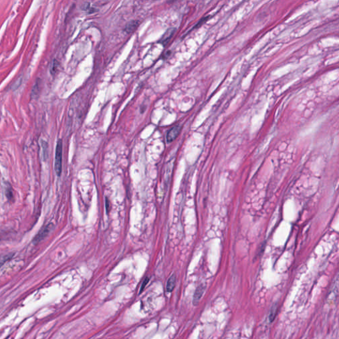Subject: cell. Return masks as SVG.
<instances>
[{"label": "cell", "instance_id": "6da1fadb", "mask_svg": "<svg viewBox=\"0 0 339 339\" xmlns=\"http://www.w3.org/2000/svg\"><path fill=\"white\" fill-rule=\"evenodd\" d=\"M62 140L57 141L55 154V163H54V169L58 176H60L62 173Z\"/></svg>", "mask_w": 339, "mask_h": 339}, {"label": "cell", "instance_id": "7a4b0ae2", "mask_svg": "<svg viewBox=\"0 0 339 339\" xmlns=\"http://www.w3.org/2000/svg\"><path fill=\"white\" fill-rule=\"evenodd\" d=\"M52 228H53V224L52 223L48 224V225H46L43 228H42L40 229V231L39 232V233L36 235V237L34 238L33 243H38L42 239H44L48 235V234L51 232Z\"/></svg>", "mask_w": 339, "mask_h": 339}, {"label": "cell", "instance_id": "3957f363", "mask_svg": "<svg viewBox=\"0 0 339 339\" xmlns=\"http://www.w3.org/2000/svg\"><path fill=\"white\" fill-rule=\"evenodd\" d=\"M181 127L180 126H175L174 127H172V128L170 130L168 133H167V135H166V140L168 142L170 143L173 141H174L175 138H177V137L179 135L180 132L181 131Z\"/></svg>", "mask_w": 339, "mask_h": 339}, {"label": "cell", "instance_id": "277c9868", "mask_svg": "<svg viewBox=\"0 0 339 339\" xmlns=\"http://www.w3.org/2000/svg\"><path fill=\"white\" fill-rule=\"evenodd\" d=\"M175 32V28H170L168 29L167 31H166V33L164 34V35L162 36V37L161 38L160 40V43H162L163 45H166V44H168V42L170 41V40L172 39V37H173V35H174Z\"/></svg>", "mask_w": 339, "mask_h": 339}, {"label": "cell", "instance_id": "5b68a950", "mask_svg": "<svg viewBox=\"0 0 339 339\" xmlns=\"http://www.w3.org/2000/svg\"><path fill=\"white\" fill-rule=\"evenodd\" d=\"M205 288V287L203 285H200L197 287V288L196 290L194 295H193V305H197L198 304L199 300L201 299L204 293Z\"/></svg>", "mask_w": 339, "mask_h": 339}, {"label": "cell", "instance_id": "8992f818", "mask_svg": "<svg viewBox=\"0 0 339 339\" xmlns=\"http://www.w3.org/2000/svg\"><path fill=\"white\" fill-rule=\"evenodd\" d=\"M138 25H139L138 21H131L126 24L124 29V31L126 33H131L138 27Z\"/></svg>", "mask_w": 339, "mask_h": 339}, {"label": "cell", "instance_id": "52a82bcc", "mask_svg": "<svg viewBox=\"0 0 339 339\" xmlns=\"http://www.w3.org/2000/svg\"><path fill=\"white\" fill-rule=\"evenodd\" d=\"M175 281H176V279H175V275H172L169 278L166 284V291L168 292H172L173 291L175 286Z\"/></svg>", "mask_w": 339, "mask_h": 339}, {"label": "cell", "instance_id": "ba28073f", "mask_svg": "<svg viewBox=\"0 0 339 339\" xmlns=\"http://www.w3.org/2000/svg\"><path fill=\"white\" fill-rule=\"evenodd\" d=\"M40 80L39 79L37 80L35 83L32 88L31 91V97L33 98H37V96L39 95L40 93Z\"/></svg>", "mask_w": 339, "mask_h": 339}, {"label": "cell", "instance_id": "9c48e42d", "mask_svg": "<svg viewBox=\"0 0 339 339\" xmlns=\"http://www.w3.org/2000/svg\"><path fill=\"white\" fill-rule=\"evenodd\" d=\"M5 195L9 200H11L13 197L11 186L8 182L5 183Z\"/></svg>", "mask_w": 339, "mask_h": 339}, {"label": "cell", "instance_id": "30bf717a", "mask_svg": "<svg viewBox=\"0 0 339 339\" xmlns=\"http://www.w3.org/2000/svg\"><path fill=\"white\" fill-rule=\"evenodd\" d=\"M41 147H42V157H43V160L45 161H46V159H48V143L45 141L42 140L41 141Z\"/></svg>", "mask_w": 339, "mask_h": 339}, {"label": "cell", "instance_id": "8fae6325", "mask_svg": "<svg viewBox=\"0 0 339 339\" xmlns=\"http://www.w3.org/2000/svg\"><path fill=\"white\" fill-rule=\"evenodd\" d=\"M277 305L276 304H275L272 307L270 311L269 320H270V323L273 322L274 320L275 317L276 316V314H277Z\"/></svg>", "mask_w": 339, "mask_h": 339}, {"label": "cell", "instance_id": "7c38bea8", "mask_svg": "<svg viewBox=\"0 0 339 339\" xmlns=\"http://www.w3.org/2000/svg\"><path fill=\"white\" fill-rule=\"evenodd\" d=\"M58 62L57 61V60L56 59H54L52 60V62L51 63V68H50V71H51V73L53 75L56 73V72L57 71V69L58 68Z\"/></svg>", "mask_w": 339, "mask_h": 339}, {"label": "cell", "instance_id": "4fadbf2b", "mask_svg": "<svg viewBox=\"0 0 339 339\" xmlns=\"http://www.w3.org/2000/svg\"><path fill=\"white\" fill-rule=\"evenodd\" d=\"M13 254H8V255L3 256L2 258V265H3L5 262H7L8 260L11 259L12 256H13Z\"/></svg>", "mask_w": 339, "mask_h": 339}, {"label": "cell", "instance_id": "5bb4252c", "mask_svg": "<svg viewBox=\"0 0 339 339\" xmlns=\"http://www.w3.org/2000/svg\"><path fill=\"white\" fill-rule=\"evenodd\" d=\"M148 282H149V278H148V277H146V278H145V279L144 280V281H143V283H142V285H141V287L140 293H141V292L143 291L144 289V288H145V286H146L147 285V283H148Z\"/></svg>", "mask_w": 339, "mask_h": 339}, {"label": "cell", "instance_id": "9a60e30c", "mask_svg": "<svg viewBox=\"0 0 339 339\" xmlns=\"http://www.w3.org/2000/svg\"><path fill=\"white\" fill-rule=\"evenodd\" d=\"M105 207H106L107 213H108V211H109V200L107 199V198L105 199Z\"/></svg>", "mask_w": 339, "mask_h": 339}]
</instances>
